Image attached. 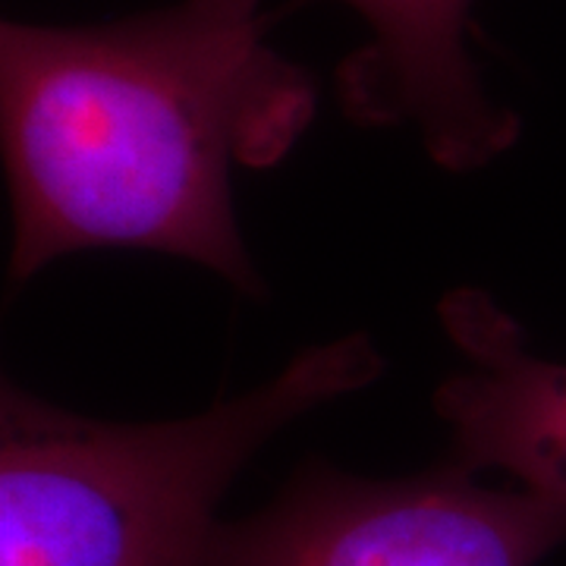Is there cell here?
I'll list each match as a JSON object with an SVG mask.
<instances>
[{
  "mask_svg": "<svg viewBox=\"0 0 566 566\" xmlns=\"http://www.w3.org/2000/svg\"><path fill=\"white\" fill-rule=\"evenodd\" d=\"M268 29L262 0H174L95 25L3 22L10 277L85 249H145L262 300L230 177L281 164L318 114V80Z\"/></svg>",
  "mask_w": 566,
  "mask_h": 566,
  "instance_id": "6da1fadb",
  "label": "cell"
},
{
  "mask_svg": "<svg viewBox=\"0 0 566 566\" xmlns=\"http://www.w3.org/2000/svg\"><path fill=\"white\" fill-rule=\"evenodd\" d=\"M385 371L356 331L174 422H98L3 381L0 566H208L223 491L277 431Z\"/></svg>",
  "mask_w": 566,
  "mask_h": 566,
  "instance_id": "7a4b0ae2",
  "label": "cell"
},
{
  "mask_svg": "<svg viewBox=\"0 0 566 566\" xmlns=\"http://www.w3.org/2000/svg\"><path fill=\"white\" fill-rule=\"evenodd\" d=\"M566 542V501L444 463L406 479L300 469L271 504L221 523L208 566H535Z\"/></svg>",
  "mask_w": 566,
  "mask_h": 566,
  "instance_id": "3957f363",
  "label": "cell"
},
{
  "mask_svg": "<svg viewBox=\"0 0 566 566\" xmlns=\"http://www.w3.org/2000/svg\"><path fill=\"white\" fill-rule=\"evenodd\" d=\"M368 41L337 66V102L359 126H409L431 161L472 174L516 142L469 54V0H340Z\"/></svg>",
  "mask_w": 566,
  "mask_h": 566,
  "instance_id": "277c9868",
  "label": "cell"
},
{
  "mask_svg": "<svg viewBox=\"0 0 566 566\" xmlns=\"http://www.w3.org/2000/svg\"><path fill=\"white\" fill-rule=\"evenodd\" d=\"M460 353L434 409L450 428V463L504 472L566 501V365L535 356L520 324L482 290H453L438 303Z\"/></svg>",
  "mask_w": 566,
  "mask_h": 566,
  "instance_id": "5b68a950",
  "label": "cell"
}]
</instances>
